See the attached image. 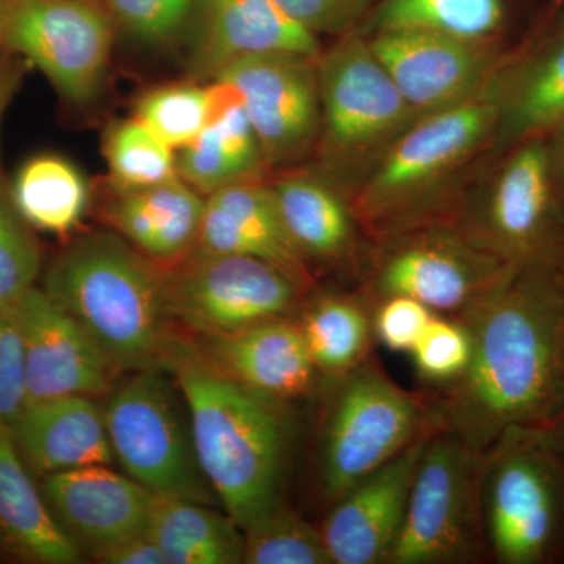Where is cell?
Segmentation results:
<instances>
[{
    "instance_id": "1",
    "label": "cell",
    "mask_w": 564,
    "mask_h": 564,
    "mask_svg": "<svg viewBox=\"0 0 564 564\" xmlns=\"http://www.w3.org/2000/svg\"><path fill=\"white\" fill-rule=\"evenodd\" d=\"M456 321L473 358L455 383L426 391L434 430L485 454L513 426H547L564 404V270L510 265Z\"/></svg>"
},
{
    "instance_id": "2",
    "label": "cell",
    "mask_w": 564,
    "mask_h": 564,
    "mask_svg": "<svg viewBox=\"0 0 564 564\" xmlns=\"http://www.w3.org/2000/svg\"><path fill=\"white\" fill-rule=\"evenodd\" d=\"M169 372L187 404L203 473L226 513L243 530L284 505L295 425L291 403L229 380L184 339Z\"/></svg>"
},
{
    "instance_id": "3",
    "label": "cell",
    "mask_w": 564,
    "mask_h": 564,
    "mask_svg": "<svg viewBox=\"0 0 564 564\" xmlns=\"http://www.w3.org/2000/svg\"><path fill=\"white\" fill-rule=\"evenodd\" d=\"M43 289L87 329L120 370H163L180 337L166 313L165 269L118 232H91L63 248Z\"/></svg>"
},
{
    "instance_id": "4",
    "label": "cell",
    "mask_w": 564,
    "mask_h": 564,
    "mask_svg": "<svg viewBox=\"0 0 564 564\" xmlns=\"http://www.w3.org/2000/svg\"><path fill=\"white\" fill-rule=\"evenodd\" d=\"M499 107L491 88L419 118L351 196L352 214L378 240L437 225L434 202L448 180L496 141Z\"/></svg>"
},
{
    "instance_id": "5",
    "label": "cell",
    "mask_w": 564,
    "mask_h": 564,
    "mask_svg": "<svg viewBox=\"0 0 564 564\" xmlns=\"http://www.w3.org/2000/svg\"><path fill=\"white\" fill-rule=\"evenodd\" d=\"M317 491L326 510L367 475L436 432L429 392L408 391L370 356L322 378Z\"/></svg>"
},
{
    "instance_id": "6",
    "label": "cell",
    "mask_w": 564,
    "mask_h": 564,
    "mask_svg": "<svg viewBox=\"0 0 564 564\" xmlns=\"http://www.w3.org/2000/svg\"><path fill=\"white\" fill-rule=\"evenodd\" d=\"M323 176L355 195L419 120L369 41L347 33L317 58Z\"/></svg>"
},
{
    "instance_id": "7",
    "label": "cell",
    "mask_w": 564,
    "mask_h": 564,
    "mask_svg": "<svg viewBox=\"0 0 564 564\" xmlns=\"http://www.w3.org/2000/svg\"><path fill=\"white\" fill-rule=\"evenodd\" d=\"M481 514L488 560H564V455L540 426H513L484 454Z\"/></svg>"
},
{
    "instance_id": "8",
    "label": "cell",
    "mask_w": 564,
    "mask_h": 564,
    "mask_svg": "<svg viewBox=\"0 0 564 564\" xmlns=\"http://www.w3.org/2000/svg\"><path fill=\"white\" fill-rule=\"evenodd\" d=\"M454 225L508 265L564 270V196L547 141L516 144Z\"/></svg>"
},
{
    "instance_id": "9",
    "label": "cell",
    "mask_w": 564,
    "mask_h": 564,
    "mask_svg": "<svg viewBox=\"0 0 564 564\" xmlns=\"http://www.w3.org/2000/svg\"><path fill=\"white\" fill-rule=\"evenodd\" d=\"M115 458L159 497L212 505L217 496L199 464L187 404L163 370H137L104 406Z\"/></svg>"
},
{
    "instance_id": "10",
    "label": "cell",
    "mask_w": 564,
    "mask_h": 564,
    "mask_svg": "<svg viewBox=\"0 0 564 564\" xmlns=\"http://www.w3.org/2000/svg\"><path fill=\"white\" fill-rule=\"evenodd\" d=\"M484 454L444 432L430 434L386 564L489 562L481 514Z\"/></svg>"
},
{
    "instance_id": "11",
    "label": "cell",
    "mask_w": 564,
    "mask_h": 564,
    "mask_svg": "<svg viewBox=\"0 0 564 564\" xmlns=\"http://www.w3.org/2000/svg\"><path fill=\"white\" fill-rule=\"evenodd\" d=\"M508 269L452 223H437L380 240L361 295L372 307L389 296H408L434 314L462 318Z\"/></svg>"
},
{
    "instance_id": "12",
    "label": "cell",
    "mask_w": 564,
    "mask_h": 564,
    "mask_svg": "<svg viewBox=\"0 0 564 564\" xmlns=\"http://www.w3.org/2000/svg\"><path fill=\"white\" fill-rule=\"evenodd\" d=\"M165 269L166 313L199 336L295 317L306 293L263 259L195 248Z\"/></svg>"
},
{
    "instance_id": "13",
    "label": "cell",
    "mask_w": 564,
    "mask_h": 564,
    "mask_svg": "<svg viewBox=\"0 0 564 564\" xmlns=\"http://www.w3.org/2000/svg\"><path fill=\"white\" fill-rule=\"evenodd\" d=\"M115 28L101 0H6L2 47L40 69L65 101L87 104L106 79Z\"/></svg>"
},
{
    "instance_id": "14",
    "label": "cell",
    "mask_w": 564,
    "mask_h": 564,
    "mask_svg": "<svg viewBox=\"0 0 564 564\" xmlns=\"http://www.w3.org/2000/svg\"><path fill=\"white\" fill-rule=\"evenodd\" d=\"M214 80L239 96L267 165L299 161L317 144L322 122L317 58L252 55L226 66Z\"/></svg>"
},
{
    "instance_id": "15",
    "label": "cell",
    "mask_w": 564,
    "mask_h": 564,
    "mask_svg": "<svg viewBox=\"0 0 564 564\" xmlns=\"http://www.w3.org/2000/svg\"><path fill=\"white\" fill-rule=\"evenodd\" d=\"M24 355L28 404L58 397H95L113 389L118 367L73 315L41 288L13 306Z\"/></svg>"
},
{
    "instance_id": "16",
    "label": "cell",
    "mask_w": 564,
    "mask_h": 564,
    "mask_svg": "<svg viewBox=\"0 0 564 564\" xmlns=\"http://www.w3.org/2000/svg\"><path fill=\"white\" fill-rule=\"evenodd\" d=\"M369 43L419 117L480 95L500 68L488 41L421 31H378Z\"/></svg>"
},
{
    "instance_id": "17",
    "label": "cell",
    "mask_w": 564,
    "mask_h": 564,
    "mask_svg": "<svg viewBox=\"0 0 564 564\" xmlns=\"http://www.w3.org/2000/svg\"><path fill=\"white\" fill-rule=\"evenodd\" d=\"M184 36L188 73L199 80L252 55L322 54L318 36L274 0H196Z\"/></svg>"
},
{
    "instance_id": "18",
    "label": "cell",
    "mask_w": 564,
    "mask_h": 564,
    "mask_svg": "<svg viewBox=\"0 0 564 564\" xmlns=\"http://www.w3.org/2000/svg\"><path fill=\"white\" fill-rule=\"evenodd\" d=\"M52 514L91 555L150 532L154 494L109 466L46 475L40 485Z\"/></svg>"
},
{
    "instance_id": "19",
    "label": "cell",
    "mask_w": 564,
    "mask_h": 564,
    "mask_svg": "<svg viewBox=\"0 0 564 564\" xmlns=\"http://www.w3.org/2000/svg\"><path fill=\"white\" fill-rule=\"evenodd\" d=\"M430 434L367 475L326 510L318 527L333 564H386Z\"/></svg>"
},
{
    "instance_id": "20",
    "label": "cell",
    "mask_w": 564,
    "mask_h": 564,
    "mask_svg": "<svg viewBox=\"0 0 564 564\" xmlns=\"http://www.w3.org/2000/svg\"><path fill=\"white\" fill-rule=\"evenodd\" d=\"M195 348L217 372L280 402L307 399L321 386L322 375L315 369L295 317L202 336Z\"/></svg>"
},
{
    "instance_id": "21",
    "label": "cell",
    "mask_w": 564,
    "mask_h": 564,
    "mask_svg": "<svg viewBox=\"0 0 564 564\" xmlns=\"http://www.w3.org/2000/svg\"><path fill=\"white\" fill-rule=\"evenodd\" d=\"M196 248L263 259L288 273L304 291L313 285L310 263L282 223L272 185L259 180L237 182L206 196Z\"/></svg>"
},
{
    "instance_id": "22",
    "label": "cell",
    "mask_w": 564,
    "mask_h": 564,
    "mask_svg": "<svg viewBox=\"0 0 564 564\" xmlns=\"http://www.w3.org/2000/svg\"><path fill=\"white\" fill-rule=\"evenodd\" d=\"M10 429L25 466L41 478L80 467L110 466L115 459L104 410L93 397L25 404Z\"/></svg>"
},
{
    "instance_id": "23",
    "label": "cell",
    "mask_w": 564,
    "mask_h": 564,
    "mask_svg": "<svg viewBox=\"0 0 564 564\" xmlns=\"http://www.w3.org/2000/svg\"><path fill=\"white\" fill-rule=\"evenodd\" d=\"M206 196L180 176L151 187L120 191L106 209L107 221L140 252L173 265L198 245Z\"/></svg>"
},
{
    "instance_id": "24",
    "label": "cell",
    "mask_w": 564,
    "mask_h": 564,
    "mask_svg": "<svg viewBox=\"0 0 564 564\" xmlns=\"http://www.w3.org/2000/svg\"><path fill=\"white\" fill-rule=\"evenodd\" d=\"M0 552L33 564H77L82 558L21 458L10 426H0Z\"/></svg>"
},
{
    "instance_id": "25",
    "label": "cell",
    "mask_w": 564,
    "mask_h": 564,
    "mask_svg": "<svg viewBox=\"0 0 564 564\" xmlns=\"http://www.w3.org/2000/svg\"><path fill=\"white\" fill-rule=\"evenodd\" d=\"M489 88L499 107L496 141L516 147L551 135L564 118V32L510 69H497Z\"/></svg>"
},
{
    "instance_id": "26",
    "label": "cell",
    "mask_w": 564,
    "mask_h": 564,
    "mask_svg": "<svg viewBox=\"0 0 564 564\" xmlns=\"http://www.w3.org/2000/svg\"><path fill=\"white\" fill-rule=\"evenodd\" d=\"M282 223L307 263H347L359 251L358 218L325 176L289 174L273 182Z\"/></svg>"
},
{
    "instance_id": "27",
    "label": "cell",
    "mask_w": 564,
    "mask_h": 564,
    "mask_svg": "<svg viewBox=\"0 0 564 564\" xmlns=\"http://www.w3.org/2000/svg\"><path fill=\"white\" fill-rule=\"evenodd\" d=\"M212 84L217 102L209 124L176 151L177 176L203 196L237 182L258 180L267 165L237 93L221 82Z\"/></svg>"
},
{
    "instance_id": "28",
    "label": "cell",
    "mask_w": 564,
    "mask_h": 564,
    "mask_svg": "<svg viewBox=\"0 0 564 564\" xmlns=\"http://www.w3.org/2000/svg\"><path fill=\"white\" fill-rule=\"evenodd\" d=\"M148 533L166 564L243 563V530L210 505L158 496Z\"/></svg>"
},
{
    "instance_id": "29",
    "label": "cell",
    "mask_w": 564,
    "mask_h": 564,
    "mask_svg": "<svg viewBox=\"0 0 564 564\" xmlns=\"http://www.w3.org/2000/svg\"><path fill=\"white\" fill-rule=\"evenodd\" d=\"M295 321L322 378L348 372L372 356V306L361 293H322L303 302Z\"/></svg>"
},
{
    "instance_id": "30",
    "label": "cell",
    "mask_w": 564,
    "mask_h": 564,
    "mask_svg": "<svg viewBox=\"0 0 564 564\" xmlns=\"http://www.w3.org/2000/svg\"><path fill=\"white\" fill-rule=\"evenodd\" d=\"M14 207L33 231L68 236L84 220L90 188L63 155L43 152L22 162L10 182Z\"/></svg>"
},
{
    "instance_id": "31",
    "label": "cell",
    "mask_w": 564,
    "mask_h": 564,
    "mask_svg": "<svg viewBox=\"0 0 564 564\" xmlns=\"http://www.w3.org/2000/svg\"><path fill=\"white\" fill-rule=\"evenodd\" d=\"M505 20L503 0H384L378 31H421L489 41Z\"/></svg>"
},
{
    "instance_id": "32",
    "label": "cell",
    "mask_w": 564,
    "mask_h": 564,
    "mask_svg": "<svg viewBox=\"0 0 564 564\" xmlns=\"http://www.w3.org/2000/svg\"><path fill=\"white\" fill-rule=\"evenodd\" d=\"M104 152L118 191L151 187L177 177L176 151L139 118L111 126Z\"/></svg>"
},
{
    "instance_id": "33",
    "label": "cell",
    "mask_w": 564,
    "mask_h": 564,
    "mask_svg": "<svg viewBox=\"0 0 564 564\" xmlns=\"http://www.w3.org/2000/svg\"><path fill=\"white\" fill-rule=\"evenodd\" d=\"M215 102L214 84L163 85L140 99L135 118L174 151H180L209 124Z\"/></svg>"
},
{
    "instance_id": "34",
    "label": "cell",
    "mask_w": 564,
    "mask_h": 564,
    "mask_svg": "<svg viewBox=\"0 0 564 564\" xmlns=\"http://www.w3.org/2000/svg\"><path fill=\"white\" fill-rule=\"evenodd\" d=\"M243 536L247 564H333L321 527L285 503L243 529Z\"/></svg>"
},
{
    "instance_id": "35",
    "label": "cell",
    "mask_w": 564,
    "mask_h": 564,
    "mask_svg": "<svg viewBox=\"0 0 564 564\" xmlns=\"http://www.w3.org/2000/svg\"><path fill=\"white\" fill-rule=\"evenodd\" d=\"M43 267L33 229L14 207L9 182L0 173V313L35 288Z\"/></svg>"
},
{
    "instance_id": "36",
    "label": "cell",
    "mask_w": 564,
    "mask_h": 564,
    "mask_svg": "<svg viewBox=\"0 0 564 564\" xmlns=\"http://www.w3.org/2000/svg\"><path fill=\"white\" fill-rule=\"evenodd\" d=\"M410 355L425 383L444 388L466 372L473 358V339L463 322L434 314Z\"/></svg>"
},
{
    "instance_id": "37",
    "label": "cell",
    "mask_w": 564,
    "mask_h": 564,
    "mask_svg": "<svg viewBox=\"0 0 564 564\" xmlns=\"http://www.w3.org/2000/svg\"><path fill=\"white\" fill-rule=\"evenodd\" d=\"M117 28L147 44L184 35L196 0H101Z\"/></svg>"
},
{
    "instance_id": "38",
    "label": "cell",
    "mask_w": 564,
    "mask_h": 564,
    "mask_svg": "<svg viewBox=\"0 0 564 564\" xmlns=\"http://www.w3.org/2000/svg\"><path fill=\"white\" fill-rule=\"evenodd\" d=\"M28 404L24 355L13 307L0 313V426H11Z\"/></svg>"
},
{
    "instance_id": "39",
    "label": "cell",
    "mask_w": 564,
    "mask_h": 564,
    "mask_svg": "<svg viewBox=\"0 0 564 564\" xmlns=\"http://www.w3.org/2000/svg\"><path fill=\"white\" fill-rule=\"evenodd\" d=\"M434 313L408 296H389L372 307L375 340L388 350L411 352Z\"/></svg>"
},
{
    "instance_id": "40",
    "label": "cell",
    "mask_w": 564,
    "mask_h": 564,
    "mask_svg": "<svg viewBox=\"0 0 564 564\" xmlns=\"http://www.w3.org/2000/svg\"><path fill=\"white\" fill-rule=\"evenodd\" d=\"M293 21L306 31L343 33L366 11L372 0H274Z\"/></svg>"
},
{
    "instance_id": "41",
    "label": "cell",
    "mask_w": 564,
    "mask_h": 564,
    "mask_svg": "<svg viewBox=\"0 0 564 564\" xmlns=\"http://www.w3.org/2000/svg\"><path fill=\"white\" fill-rule=\"evenodd\" d=\"M93 556L106 564H166L165 556L150 533L132 538Z\"/></svg>"
},
{
    "instance_id": "42",
    "label": "cell",
    "mask_w": 564,
    "mask_h": 564,
    "mask_svg": "<svg viewBox=\"0 0 564 564\" xmlns=\"http://www.w3.org/2000/svg\"><path fill=\"white\" fill-rule=\"evenodd\" d=\"M549 152H551L552 165L556 181L564 196V118L558 126L551 132V141H549Z\"/></svg>"
},
{
    "instance_id": "43",
    "label": "cell",
    "mask_w": 564,
    "mask_h": 564,
    "mask_svg": "<svg viewBox=\"0 0 564 564\" xmlns=\"http://www.w3.org/2000/svg\"><path fill=\"white\" fill-rule=\"evenodd\" d=\"M0 51H2V47H0ZM9 66L6 62L0 61V117H2L7 104H9L11 91H13V82L17 79Z\"/></svg>"
},
{
    "instance_id": "44",
    "label": "cell",
    "mask_w": 564,
    "mask_h": 564,
    "mask_svg": "<svg viewBox=\"0 0 564 564\" xmlns=\"http://www.w3.org/2000/svg\"><path fill=\"white\" fill-rule=\"evenodd\" d=\"M544 430L549 437H551L552 443L555 444V447L564 455V404L551 423L544 426Z\"/></svg>"
},
{
    "instance_id": "45",
    "label": "cell",
    "mask_w": 564,
    "mask_h": 564,
    "mask_svg": "<svg viewBox=\"0 0 564 564\" xmlns=\"http://www.w3.org/2000/svg\"><path fill=\"white\" fill-rule=\"evenodd\" d=\"M3 20H6V0H0V47H2Z\"/></svg>"
}]
</instances>
